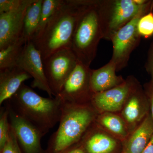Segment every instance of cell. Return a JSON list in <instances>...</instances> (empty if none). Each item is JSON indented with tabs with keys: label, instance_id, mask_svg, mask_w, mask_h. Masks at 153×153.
<instances>
[{
	"label": "cell",
	"instance_id": "6da1fadb",
	"mask_svg": "<svg viewBox=\"0 0 153 153\" xmlns=\"http://www.w3.org/2000/svg\"><path fill=\"white\" fill-rule=\"evenodd\" d=\"M88 0H63L44 30L32 41L43 60L57 51L71 49L77 22Z\"/></svg>",
	"mask_w": 153,
	"mask_h": 153
},
{
	"label": "cell",
	"instance_id": "7a4b0ae2",
	"mask_svg": "<svg viewBox=\"0 0 153 153\" xmlns=\"http://www.w3.org/2000/svg\"><path fill=\"white\" fill-rule=\"evenodd\" d=\"M98 114L91 103H62L57 130L51 136L45 153H65L79 145Z\"/></svg>",
	"mask_w": 153,
	"mask_h": 153
},
{
	"label": "cell",
	"instance_id": "3957f363",
	"mask_svg": "<svg viewBox=\"0 0 153 153\" xmlns=\"http://www.w3.org/2000/svg\"><path fill=\"white\" fill-rule=\"evenodd\" d=\"M6 102L15 112L34 126L43 136L60 121L62 108L60 100L57 97L41 96L25 83Z\"/></svg>",
	"mask_w": 153,
	"mask_h": 153
},
{
	"label": "cell",
	"instance_id": "277c9868",
	"mask_svg": "<svg viewBox=\"0 0 153 153\" xmlns=\"http://www.w3.org/2000/svg\"><path fill=\"white\" fill-rule=\"evenodd\" d=\"M103 34L97 10V0H88L79 17L71 49L79 62L90 67L96 56Z\"/></svg>",
	"mask_w": 153,
	"mask_h": 153
},
{
	"label": "cell",
	"instance_id": "5b68a950",
	"mask_svg": "<svg viewBox=\"0 0 153 153\" xmlns=\"http://www.w3.org/2000/svg\"><path fill=\"white\" fill-rule=\"evenodd\" d=\"M147 3L141 6L134 0H97L103 39L111 41L114 35L133 19Z\"/></svg>",
	"mask_w": 153,
	"mask_h": 153
},
{
	"label": "cell",
	"instance_id": "8992f818",
	"mask_svg": "<svg viewBox=\"0 0 153 153\" xmlns=\"http://www.w3.org/2000/svg\"><path fill=\"white\" fill-rule=\"evenodd\" d=\"M153 10V1H149L133 19L113 36L111 40L113 44V54L110 60L116 65L117 71L126 67L132 52L140 44L141 37L138 32L137 26L140 18Z\"/></svg>",
	"mask_w": 153,
	"mask_h": 153
},
{
	"label": "cell",
	"instance_id": "52a82bcc",
	"mask_svg": "<svg viewBox=\"0 0 153 153\" xmlns=\"http://www.w3.org/2000/svg\"><path fill=\"white\" fill-rule=\"evenodd\" d=\"M91 69L78 61L75 68L56 97L62 103H91L94 93L90 85Z\"/></svg>",
	"mask_w": 153,
	"mask_h": 153
},
{
	"label": "cell",
	"instance_id": "ba28073f",
	"mask_svg": "<svg viewBox=\"0 0 153 153\" xmlns=\"http://www.w3.org/2000/svg\"><path fill=\"white\" fill-rule=\"evenodd\" d=\"M77 62L71 49L57 51L43 60L45 74L54 97L60 92Z\"/></svg>",
	"mask_w": 153,
	"mask_h": 153
},
{
	"label": "cell",
	"instance_id": "9c48e42d",
	"mask_svg": "<svg viewBox=\"0 0 153 153\" xmlns=\"http://www.w3.org/2000/svg\"><path fill=\"white\" fill-rule=\"evenodd\" d=\"M138 82L134 76H128L120 85L105 91L94 94L91 103L99 113L121 111L130 94Z\"/></svg>",
	"mask_w": 153,
	"mask_h": 153
},
{
	"label": "cell",
	"instance_id": "30bf717a",
	"mask_svg": "<svg viewBox=\"0 0 153 153\" xmlns=\"http://www.w3.org/2000/svg\"><path fill=\"white\" fill-rule=\"evenodd\" d=\"M5 102L8 109L10 125L13 130L22 153H45L41 144L43 135Z\"/></svg>",
	"mask_w": 153,
	"mask_h": 153
},
{
	"label": "cell",
	"instance_id": "8fae6325",
	"mask_svg": "<svg viewBox=\"0 0 153 153\" xmlns=\"http://www.w3.org/2000/svg\"><path fill=\"white\" fill-rule=\"evenodd\" d=\"M33 79L31 83L33 88H37L47 92L49 97H53L44 71L43 58L41 52L32 41H27L23 52L17 63Z\"/></svg>",
	"mask_w": 153,
	"mask_h": 153
},
{
	"label": "cell",
	"instance_id": "7c38bea8",
	"mask_svg": "<svg viewBox=\"0 0 153 153\" xmlns=\"http://www.w3.org/2000/svg\"><path fill=\"white\" fill-rule=\"evenodd\" d=\"M150 112L149 105L143 88L138 82L128 97L121 110L130 134Z\"/></svg>",
	"mask_w": 153,
	"mask_h": 153
},
{
	"label": "cell",
	"instance_id": "4fadbf2b",
	"mask_svg": "<svg viewBox=\"0 0 153 153\" xmlns=\"http://www.w3.org/2000/svg\"><path fill=\"white\" fill-rule=\"evenodd\" d=\"M34 0H26L19 8L0 14V50L24 36V19L27 8Z\"/></svg>",
	"mask_w": 153,
	"mask_h": 153
},
{
	"label": "cell",
	"instance_id": "5bb4252c",
	"mask_svg": "<svg viewBox=\"0 0 153 153\" xmlns=\"http://www.w3.org/2000/svg\"><path fill=\"white\" fill-rule=\"evenodd\" d=\"M94 123L79 145L86 153H114L118 148L117 139L104 132L95 122L94 125Z\"/></svg>",
	"mask_w": 153,
	"mask_h": 153
},
{
	"label": "cell",
	"instance_id": "9a60e30c",
	"mask_svg": "<svg viewBox=\"0 0 153 153\" xmlns=\"http://www.w3.org/2000/svg\"><path fill=\"white\" fill-rule=\"evenodd\" d=\"M32 78L18 66L0 69V105L12 98L25 81Z\"/></svg>",
	"mask_w": 153,
	"mask_h": 153
},
{
	"label": "cell",
	"instance_id": "2e32d148",
	"mask_svg": "<svg viewBox=\"0 0 153 153\" xmlns=\"http://www.w3.org/2000/svg\"><path fill=\"white\" fill-rule=\"evenodd\" d=\"M153 135V119L150 113L125 140L121 153H142Z\"/></svg>",
	"mask_w": 153,
	"mask_h": 153
},
{
	"label": "cell",
	"instance_id": "e0dca14e",
	"mask_svg": "<svg viewBox=\"0 0 153 153\" xmlns=\"http://www.w3.org/2000/svg\"><path fill=\"white\" fill-rule=\"evenodd\" d=\"M116 71V66L111 60L101 68L91 69L90 85L94 94L108 90L124 82L125 79L117 75Z\"/></svg>",
	"mask_w": 153,
	"mask_h": 153
},
{
	"label": "cell",
	"instance_id": "ac0fdd59",
	"mask_svg": "<svg viewBox=\"0 0 153 153\" xmlns=\"http://www.w3.org/2000/svg\"><path fill=\"white\" fill-rule=\"evenodd\" d=\"M95 123L118 140H124L129 135L130 133L126 123L121 116L114 113L103 112L98 114Z\"/></svg>",
	"mask_w": 153,
	"mask_h": 153
},
{
	"label": "cell",
	"instance_id": "d6986e66",
	"mask_svg": "<svg viewBox=\"0 0 153 153\" xmlns=\"http://www.w3.org/2000/svg\"><path fill=\"white\" fill-rule=\"evenodd\" d=\"M43 0H34L27 8L24 19L23 35L27 41H32L38 30Z\"/></svg>",
	"mask_w": 153,
	"mask_h": 153
},
{
	"label": "cell",
	"instance_id": "ffe728a7",
	"mask_svg": "<svg viewBox=\"0 0 153 153\" xmlns=\"http://www.w3.org/2000/svg\"><path fill=\"white\" fill-rule=\"evenodd\" d=\"M27 42L23 36L5 49L0 50V69L17 66Z\"/></svg>",
	"mask_w": 153,
	"mask_h": 153
},
{
	"label": "cell",
	"instance_id": "44dd1931",
	"mask_svg": "<svg viewBox=\"0 0 153 153\" xmlns=\"http://www.w3.org/2000/svg\"><path fill=\"white\" fill-rule=\"evenodd\" d=\"M63 1V0H43L40 22L38 30L34 39L42 32L46 25L53 16L57 9L62 4Z\"/></svg>",
	"mask_w": 153,
	"mask_h": 153
},
{
	"label": "cell",
	"instance_id": "7402d4cb",
	"mask_svg": "<svg viewBox=\"0 0 153 153\" xmlns=\"http://www.w3.org/2000/svg\"><path fill=\"white\" fill-rule=\"evenodd\" d=\"M137 27L141 37L148 38L153 36V10L140 18Z\"/></svg>",
	"mask_w": 153,
	"mask_h": 153
},
{
	"label": "cell",
	"instance_id": "603a6c76",
	"mask_svg": "<svg viewBox=\"0 0 153 153\" xmlns=\"http://www.w3.org/2000/svg\"><path fill=\"white\" fill-rule=\"evenodd\" d=\"M9 111L7 105L1 107L0 111V149L5 144L10 132Z\"/></svg>",
	"mask_w": 153,
	"mask_h": 153
},
{
	"label": "cell",
	"instance_id": "cb8c5ba5",
	"mask_svg": "<svg viewBox=\"0 0 153 153\" xmlns=\"http://www.w3.org/2000/svg\"><path fill=\"white\" fill-rule=\"evenodd\" d=\"M0 153H22L13 130L10 125L7 140L0 149Z\"/></svg>",
	"mask_w": 153,
	"mask_h": 153
},
{
	"label": "cell",
	"instance_id": "d4e9b609",
	"mask_svg": "<svg viewBox=\"0 0 153 153\" xmlns=\"http://www.w3.org/2000/svg\"><path fill=\"white\" fill-rule=\"evenodd\" d=\"M25 1L26 0H0V14L19 8Z\"/></svg>",
	"mask_w": 153,
	"mask_h": 153
},
{
	"label": "cell",
	"instance_id": "484cf974",
	"mask_svg": "<svg viewBox=\"0 0 153 153\" xmlns=\"http://www.w3.org/2000/svg\"><path fill=\"white\" fill-rule=\"evenodd\" d=\"M144 90L147 97L149 105L150 113L153 119V81L145 83L144 85Z\"/></svg>",
	"mask_w": 153,
	"mask_h": 153
},
{
	"label": "cell",
	"instance_id": "4316f807",
	"mask_svg": "<svg viewBox=\"0 0 153 153\" xmlns=\"http://www.w3.org/2000/svg\"><path fill=\"white\" fill-rule=\"evenodd\" d=\"M145 67L148 73L150 75L151 80L153 81V40L149 48L147 59Z\"/></svg>",
	"mask_w": 153,
	"mask_h": 153
},
{
	"label": "cell",
	"instance_id": "83f0119b",
	"mask_svg": "<svg viewBox=\"0 0 153 153\" xmlns=\"http://www.w3.org/2000/svg\"><path fill=\"white\" fill-rule=\"evenodd\" d=\"M65 153H86L79 145H77Z\"/></svg>",
	"mask_w": 153,
	"mask_h": 153
},
{
	"label": "cell",
	"instance_id": "f1b7e54d",
	"mask_svg": "<svg viewBox=\"0 0 153 153\" xmlns=\"http://www.w3.org/2000/svg\"><path fill=\"white\" fill-rule=\"evenodd\" d=\"M142 153H153V135Z\"/></svg>",
	"mask_w": 153,
	"mask_h": 153
}]
</instances>
